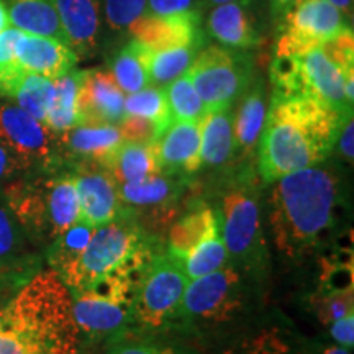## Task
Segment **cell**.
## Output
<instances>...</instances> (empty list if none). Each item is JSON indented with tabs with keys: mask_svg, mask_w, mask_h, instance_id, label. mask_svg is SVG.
<instances>
[{
	"mask_svg": "<svg viewBox=\"0 0 354 354\" xmlns=\"http://www.w3.org/2000/svg\"><path fill=\"white\" fill-rule=\"evenodd\" d=\"M351 115L308 97H272L258 143V167L264 183H276L325 161Z\"/></svg>",
	"mask_w": 354,
	"mask_h": 354,
	"instance_id": "6da1fadb",
	"label": "cell"
},
{
	"mask_svg": "<svg viewBox=\"0 0 354 354\" xmlns=\"http://www.w3.org/2000/svg\"><path fill=\"white\" fill-rule=\"evenodd\" d=\"M79 336L68 287L51 269L0 307V354H77Z\"/></svg>",
	"mask_w": 354,
	"mask_h": 354,
	"instance_id": "7a4b0ae2",
	"label": "cell"
},
{
	"mask_svg": "<svg viewBox=\"0 0 354 354\" xmlns=\"http://www.w3.org/2000/svg\"><path fill=\"white\" fill-rule=\"evenodd\" d=\"M339 183L325 167H307L276 180L269 221L277 250L289 258L310 254L333 228Z\"/></svg>",
	"mask_w": 354,
	"mask_h": 354,
	"instance_id": "3957f363",
	"label": "cell"
},
{
	"mask_svg": "<svg viewBox=\"0 0 354 354\" xmlns=\"http://www.w3.org/2000/svg\"><path fill=\"white\" fill-rule=\"evenodd\" d=\"M154 254L153 248L143 251L94 284L69 290L79 335L104 338L125 328L133 320V302L140 279Z\"/></svg>",
	"mask_w": 354,
	"mask_h": 354,
	"instance_id": "277c9868",
	"label": "cell"
},
{
	"mask_svg": "<svg viewBox=\"0 0 354 354\" xmlns=\"http://www.w3.org/2000/svg\"><path fill=\"white\" fill-rule=\"evenodd\" d=\"M8 205L28 238L53 241L79 218V201L73 176L15 180L3 189Z\"/></svg>",
	"mask_w": 354,
	"mask_h": 354,
	"instance_id": "5b68a950",
	"label": "cell"
},
{
	"mask_svg": "<svg viewBox=\"0 0 354 354\" xmlns=\"http://www.w3.org/2000/svg\"><path fill=\"white\" fill-rule=\"evenodd\" d=\"M269 77L272 97H308L343 113H353L344 95V76L320 48L299 55H276Z\"/></svg>",
	"mask_w": 354,
	"mask_h": 354,
	"instance_id": "8992f818",
	"label": "cell"
},
{
	"mask_svg": "<svg viewBox=\"0 0 354 354\" xmlns=\"http://www.w3.org/2000/svg\"><path fill=\"white\" fill-rule=\"evenodd\" d=\"M148 250H151V243L143 230L117 216L94 230L86 250L61 281L68 290L87 287Z\"/></svg>",
	"mask_w": 354,
	"mask_h": 354,
	"instance_id": "52a82bcc",
	"label": "cell"
},
{
	"mask_svg": "<svg viewBox=\"0 0 354 354\" xmlns=\"http://www.w3.org/2000/svg\"><path fill=\"white\" fill-rule=\"evenodd\" d=\"M187 76L207 112L233 107L254 79V59L250 50L210 44L201 48Z\"/></svg>",
	"mask_w": 354,
	"mask_h": 354,
	"instance_id": "ba28073f",
	"label": "cell"
},
{
	"mask_svg": "<svg viewBox=\"0 0 354 354\" xmlns=\"http://www.w3.org/2000/svg\"><path fill=\"white\" fill-rule=\"evenodd\" d=\"M189 279L180 261L156 253L146 266L133 302V320L146 328L161 330L183 318V300Z\"/></svg>",
	"mask_w": 354,
	"mask_h": 354,
	"instance_id": "9c48e42d",
	"label": "cell"
},
{
	"mask_svg": "<svg viewBox=\"0 0 354 354\" xmlns=\"http://www.w3.org/2000/svg\"><path fill=\"white\" fill-rule=\"evenodd\" d=\"M351 26V20L328 0H294L279 19L276 55H299Z\"/></svg>",
	"mask_w": 354,
	"mask_h": 354,
	"instance_id": "30bf717a",
	"label": "cell"
},
{
	"mask_svg": "<svg viewBox=\"0 0 354 354\" xmlns=\"http://www.w3.org/2000/svg\"><path fill=\"white\" fill-rule=\"evenodd\" d=\"M241 305L240 274L227 264L187 282L183 300V318L207 323L228 322Z\"/></svg>",
	"mask_w": 354,
	"mask_h": 354,
	"instance_id": "8fae6325",
	"label": "cell"
},
{
	"mask_svg": "<svg viewBox=\"0 0 354 354\" xmlns=\"http://www.w3.org/2000/svg\"><path fill=\"white\" fill-rule=\"evenodd\" d=\"M0 143L21 162L26 172L55 161L56 135L19 105L0 100Z\"/></svg>",
	"mask_w": 354,
	"mask_h": 354,
	"instance_id": "7c38bea8",
	"label": "cell"
},
{
	"mask_svg": "<svg viewBox=\"0 0 354 354\" xmlns=\"http://www.w3.org/2000/svg\"><path fill=\"white\" fill-rule=\"evenodd\" d=\"M221 236L228 256L238 261H256L263 254L259 203L251 187L241 185L223 197L220 212Z\"/></svg>",
	"mask_w": 354,
	"mask_h": 354,
	"instance_id": "4fadbf2b",
	"label": "cell"
},
{
	"mask_svg": "<svg viewBox=\"0 0 354 354\" xmlns=\"http://www.w3.org/2000/svg\"><path fill=\"white\" fill-rule=\"evenodd\" d=\"M77 127L118 125L125 117V95L110 71H79Z\"/></svg>",
	"mask_w": 354,
	"mask_h": 354,
	"instance_id": "5bb4252c",
	"label": "cell"
},
{
	"mask_svg": "<svg viewBox=\"0 0 354 354\" xmlns=\"http://www.w3.org/2000/svg\"><path fill=\"white\" fill-rule=\"evenodd\" d=\"M73 179L79 201V223L99 228L120 215L118 184L104 166L81 165Z\"/></svg>",
	"mask_w": 354,
	"mask_h": 354,
	"instance_id": "9a60e30c",
	"label": "cell"
},
{
	"mask_svg": "<svg viewBox=\"0 0 354 354\" xmlns=\"http://www.w3.org/2000/svg\"><path fill=\"white\" fill-rule=\"evenodd\" d=\"M258 0L221 3L209 8L203 25L205 37L216 44L234 50H251L263 43L261 24L256 10Z\"/></svg>",
	"mask_w": 354,
	"mask_h": 354,
	"instance_id": "2e32d148",
	"label": "cell"
},
{
	"mask_svg": "<svg viewBox=\"0 0 354 354\" xmlns=\"http://www.w3.org/2000/svg\"><path fill=\"white\" fill-rule=\"evenodd\" d=\"M131 37L153 51L180 46H198L205 39L202 12H184L176 15H143L130 28Z\"/></svg>",
	"mask_w": 354,
	"mask_h": 354,
	"instance_id": "e0dca14e",
	"label": "cell"
},
{
	"mask_svg": "<svg viewBox=\"0 0 354 354\" xmlns=\"http://www.w3.org/2000/svg\"><path fill=\"white\" fill-rule=\"evenodd\" d=\"M15 59L25 73L38 74L51 81L69 74L77 64V55L66 43L25 32H21L17 41Z\"/></svg>",
	"mask_w": 354,
	"mask_h": 354,
	"instance_id": "ac0fdd59",
	"label": "cell"
},
{
	"mask_svg": "<svg viewBox=\"0 0 354 354\" xmlns=\"http://www.w3.org/2000/svg\"><path fill=\"white\" fill-rule=\"evenodd\" d=\"M156 145L162 171L194 174L201 169V122H172Z\"/></svg>",
	"mask_w": 354,
	"mask_h": 354,
	"instance_id": "d6986e66",
	"label": "cell"
},
{
	"mask_svg": "<svg viewBox=\"0 0 354 354\" xmlns=\"http://www.w3.org/2000/svg\"><path fill=\"white\" fill-rule=\"evenodd\" d=\"M123 143L117 125H79L56 135V148L82 161L81 165L104 166L107 158Z\"/></svg>",
	"mask_w": 354,
	"mask_h": 354,
	"instance_id": "ffe728a7",
	"label": "cell"
},
{
	"mask_svg": "<svg viewBox=\"0 0 354 354\" xmlns=\"http://www.w3.org/2000/svg\"><path fill=\"white\" fill-rule=\"evenodd\" d=\"M68 46L79 56L95 48L100 32V0H55Z\"/></svg>",
	"mask_w": 354,
	"mask_h": 354,
	"instance_id": "44dd1931",
	"label": "cell"
},
{
	"mask_svg": "<svg viewBox=\"0 0 354 354\" xmlns=\"http://www.w3.org/2000/svg\"><path fill=\"white\" fill-rule=\"evenodd\" d=\"M238 100L240 105L233 115L234 153L241 156H253L268 115V95L264 84L253 79Z\"/></svg>",
	"mask_w": 354,
	"mask_h": 354,
	"instance_id": "7402d4cb",
	"label": "cell"
},
{
	"mask_svg": "<svg viewBox=\"0 0 354 354\" xmlns=\"http://www.w3.org/2000/svg\"><path fill=\"white\" fill-rule=\"evenodd\" d=\"M2 3L13 28L68 44L55 0H2Z\"/></svg>",
	"mask_w": 354,
	"mask_h": 354,
	"instance_id": "603a6c76",
	"label": "cell"
},
{
	"mask_svg": "<svg viewBox=\"0 0 354 354\" xmlns=\"http://www.w3.org/2000/svg\"><path fill=\"white\" fill-rule=\"evenodd\" d=\"M233 107L207 112L201 120V167L227 165L234 154Z\"/></svg>",
	"mask_w": 354,
	"mask_h": 354,
	"instance_id": "cb8c5ba5",
	"label": "cell"
},
{
	"mask_svg": "<svg viewBox=\"0 0 354 354\" xmlns=\"http://www.w3.org/2000/svg\"><path fill=\"white\" fill-rule=\"evenodd\" d=\"M104 167L110 171L118 185L136 183L154 172L162 171L156 143L140 145L130 141H123L107 158Z\"/></svg>",
	"mask_w": 354,
	"mask_h": 354,
	"instance_id": "d4e9b609",
	"label": "cell"
},
{
	"mask_svg": "<svg viewBox=\"0 0 354 354\" xmlns=\"http://www.w3.org/2000/svg\"><path fill=\"white\" fill-rule=\"evenodd\" d=\"M220 215L210 207L202 205L184 215L174 227L171 228L167 253L176 259H183L194 248H197L203 240L220 232Z\"/></svg>",
	"mask_w": 354,
	"mask_h": 354,
	"instance_id": "484cf974",
	"label": "cell"
},
{
	"mask_svg": "<svg viewBox=\"0 0 354 354\" xmlns=\"http://www.w3.org/2000/svg\"><path fill=\"white\" fill-rule=\"evenodd\" d=\"M151 55V48L133 38L123 44L120 51L113 56L110 73L123 94H133L151 86V81H149Z\"/></svg>",
	"mask_w": 354,
	"mask_h": 354,
	"instance_id": "4316f807",
	"label": "cell"
},
{
	"mask_svg": "<svg viewBox=\"0 0 354 354\" xmlns=\"http://www.w3.org/2000/svg\"><path fill=\"white\" fill-rule=\"evenodd\" d=\"M174 174L176 172L165 174V171H159L136 183L118 185L120 202L133 207H162L176 201L183 184Z\"/></svg>",
	"mask_w": 354,
	"mask_h": 354,
	"instance_id": "83f0119b",
	"label": "cell"
},
{
	"mask_svg": "<svg viewBox=\"0 0 354 354\" xmlns=\"http://www.w3.org/2000/svg\"><path fill=\"white\" fill-rule=\"evenodd\" d=\"M55 92H53V100L50 109H48L44 125L55 133H61L77 127V88H79V71H71L66 76L56 79Z\"/></svg>",
	"mask_w": 354,
	"mask_h": 354,
	"instance_id": "f1b7e54d",
	"label": "cell"
},
{
	"mask_svg": "<svg viewBox=\"0 0 354 354\" xmlns=\"http://www.w3.org/2000/svg\"><path fill=\"white\" fill-rule=\"evenodd\" d=\"M28 240L3 196V190H0V268L24 271Z\"/></svg>",
	"mask_w": 354,
	"mask_h": 354,
	"instance_id": "f546056e",
	"label": "cell"
},
{
	"mask_svg": "<svg viewBox=\"0 0 354 354\" xmlns=\"http://www.w3.org/2000/svg\"><path fill=\"white\" fill-rule=\"evenodd\" d=\"M94 230L95 228L76 221L73 227H69L51 241L50 251H48V263L51 266V271H55L59 279L76 264L79 256L88 245Z\"/></svg>",
	"mask_w": 354,
	"mask_h": 354,
	"instance_id": "4dcf8cb0",
	"label": "cell"
},
{
	"mask_svg": "<svg viewBox=\"0 0 354 354\" xmlns=\"http://www.w3.org/2000/svg\"><path fill=\"white\" fill-rule=\"evenodd\" d=\"M165 94L172 122H201L203 115L207 113L205 105L201 95L197 94L187 73L167 84Z\"/></svg>",
	"mask_w": 354,
	"mask_h": 354,
	"instance_id": "1f68e13d",
	"label": "cell"
},
{
	"mask_svg": "<svg viewBox=\"0 0 354 354\" xmlns=\"http://www.w3.org/2000/svg\"><path fill=\"white\" fill-rule=\"evenodd\" d=\"M227 263L228 251L225 246L223 236H221V230L203 240L185 258L180 259V266H183L189 281L214 272L216 269L227 266Z\"/></svg>",
	"mask_w": 354,
	"mask_h": 354,
	"instance_id": "d6a6232c",
	"label": "cell"
},
{
	"mask_svg": "<svg viewBox=\"0 0 354 354\" xmlns=\"http://www.w3.org/2000/svg\"><path fill=\"white\" fill-rule=\"evenodd\" d=\"M198 50H201L198 46H180L171 48V50L153 51L151 63H149L151 86L165 87L174 79L187 73Z\"/></svg>",
	"mask_w": 354,
	"mask_h": 354,
	"instance_id": "836d02e7",
	"label": "cell"
},
{
	"mask_svg": "<svg viewBox=\"0 0 354 354\" xmlns=\"http://www.w3.org/2000/svg\"><path fill=\"white\" fill-rule=\"evenodd\" d=\"M125 115H136L153 120L162 133L172 123L165 88L158 86H148L128 94L125 99Z\"/></svg>",
	"mask_w": 354,
	"mask_h": 354,
	"instance_id": "e575fe53",
	"label": "cell"
},
{
	"mask_svg": "<svg viewBox=\"0 0 354 354\" xmlns=\"http://www.w3.org/2000/svg\"><path fill=\"white\" fill-rule=\"evenodd\" d=\"M343 292H354L353 251L346 248L323 259L320 284L315 294L328 295Z\"/></svg>",
	"mask_w": 354,
	"mask_h": 354,
	"instance_id": "d590c367",
	"label": "cell"
},
{
	"mask_svg": "<svg viewBox=\"0 0 354 354\" xmlns=\"http://www.w3.org/2000/svg\"><path fill=\"white\" fill-rule=\"evenodd\" d=\"M53 92H55V82L51 79L38 76V74H26L15 91L13 99L17 100L20 109L44 123L53 100Z\"/></svg>",
	"mask_w": 354,
	"mask_h": 354,
	"instance_id": "8d00e7d4",
	"label": "cell"
},
{
	"mask_svg": "<svg viewBox=\"0 0 354 354\" xmlns=\"http://www.w3.org/2000/svg\"><path fill=\"white\" fill-rule=\"evenodd\" d=\"M228 354H294L282 331L264 330L236 344Z\"/></svg>",
	"mask_w": 354,
	"mask_h": 354,
	"instance_id": "74e56055",
	"label": "cell"
},
{
	"mask_svg": "<svg viewBox=\"0 0 354 354\" xmlns=\"http://www.w3.org/2000/svg\"><path fill=\"white\" fill-rule=\"evenodd\" d=\"M320 50L325 53L331 63L343 73L344 79L354 76V33L353 26L343 30L333 38L322 43Z\"/></svg>",
	"mask_w": 354,
	"mask_h": 354,
	"instance_id": "f35d334b",
	"label": "cell"
},
{
	"mask_svg": "<svg viewBox=\"0 0 354 354\" xmlns=\"http://www.w3.org/2000/svg\"><path fill=\"white\" fill-rule=\"evenodd\" d=\"M146 0H105V20L110 30H128L145 15Z\"/></svg>",
	"mask_w": 354,
	"mask_h": 354,
	"instance_id": "ab89813d",
	"label": "cell"
},
{
	"mask_svg": "<svg viewBox=\"0 0 354 354\" xmlns=\"http://www.w3.org/2000/svg\"><path fill=\"white\" fill-rule=\"evenodd\" d=\"M312 307L325 325H330L339 318L354 313V292H343V294H328L312 297Z\"/></svg>",
	"mask_w": 354,
	"mask_h": 354,
	"instance_id": "60d3db41",
	"label": "cell"
},
{
	"mask_svg": "<svg viewBox=\"0 0 354 354\" xmlns=\"http://www.w3.org/2000/svg\"><path fill=\"white\" fill-rule=\"evenodd\" d=\"M117 127L120 130L123 141H130V143L153 145L158 143L162 135V131L153 120L136 117V115H125Z\"/></svg>",
	"mask_w": 354,
	"mask_h": 354,
	"instance_id": "b9f144b4",
	"label": "cell"
},
{
	"mask_svg": "<svg viewBox=\"0 0 354 354\" xmlns=\"http://www.w3.org/2000/svg\"><path fill=\"white\" fill-rule=\"evenodd\" d=\"M184 12H202L201 0H146L145 15H176Z\"/></svg>",
	"mask_w": 354,
	"mask_h": 354,
	"instance_id": "7bdbcfd3",
	"label": "cell"
},
{
	"mask_svg": "<svg viewBox=\"0 0 354 354\" xmlns=\"http://www.w3.org/2000/svg\"><path fill=\"white\" fill-rule=\"evenodd\" d=\"M109 354H179L172 348L141 342H118L109 349Z\"/></svg>",
	"mask_w": 354,
	"mask_h": 354,
	"instance_id": "ee69618b",
	"label": "cell"
},
{
	"mask_svg": "<svg viewBox=\"0 0 354 354\" xmlns=\"http://www.w3.org/2000/svg\"><path fill=\"white\" fill-rule=\"evenodd\" d=\"M330 335L339 346L351 351L354 346V313L330 323Z\"/></svg>",
	"mask_w": 354,
	"mask_h": 354,
	"instance_id": "f6af8a7d",
	"label": "cell"
},
{
	"mask_svg": "<svg viewBox=\"0 0 354 354\" xmlns=\"http://www.w3.org/2000/svg\"><path fill=\"white\" fill-rule=\"evenodd\" d=\"M26 169L8 149L0 143V184H6L8 180L25 174Z\"/></svg>",
	"mask_w": 354,
	"mask_h": 354,
	"instance_id": "bcb514c9",
	"label": "cell"
},
{
	"mask_svg": "<svg viewBox=\"0 0 354 354\" xmlns=\"http://www.w3.org/2000/svg\"><path fill=\"white\" fill-rule=\"evenodd\" d=\"M20 35V30L13 28V26H8L3 32H0V64L15 59V46Z\"/></svg>",
	"mask_w": 354,
	"mask_h": 354,
	"instance_id": "7dc6e473",
	"label": "cell"
},
{
	"mask_svg": "<svg viewBox=\"0 0 354 354\" xmlns=\"http://www.w3.org/2000/svg\"><path fill=\"white\" fill-rule=\"evenodd\" d=\"M353 138H354V122L353 115L346 118V122L343 123L342 130L338 133V138H336V145H338L339 153L344 161L353 162Z\"/></svg>",
	"mask_w": 354,
	"mask_h": 354,
	"instance_id": "c3c4849f",
	"label": "cell"
},
{
	"mask_svg": "<svg viewBox=\"0 0 354 354\" xmlns=\"http://www.w3.org/2000/svg\"><path fill=\"white\" fill-rule=\"evenodd\" d=\"M24 271H17V269H3L0 268V302L10 290H17L20 286H24L28 279H25Z\"/></svg>",
	"mask_w": 354,
	"mask_h": 354,
	"instance_id": "681fc988",
	"label": "cell"
},
{
	"mask_svg": "<svg viewBox=\"0 0 354 354\" xmlns=\"http://www.w3.org/2000/svg\"><path fill=\"white\" fill-rule=\"evenodd\" d=\"M294 0H269V7H271V15L274 19H281L282 13L286 12V8L290 6Z\"/></svg>",
	"mask_w": 354,
	"mask_h": 354,
	"instance_id": "f907efd6",
	"label": "cell"
},
{
	"mask_svg": "<svg viewBox=\"0 0 354 354\" xmlns=\"http://www.w3.org/2000/svg\"><path fill=\"white\" fill-rule=\"evenodd\" d=\"M335 7H338L349 20L353 19V0H328Z\"/></svg>",
	"mask_w": 354,
	"mask_h": 354,
	"instance_id": "816d5d0a",
	"label": "cell"
},
{
	"mask_svg": "<svg viewBox=\"0 0 354 354\" xmlns=\"http://www.w3.org/2000/svg\"><path fill=\"white\" fill-rule=\"evenodd\" d=\"M228 2H240V0H201L202 12L209 10V8L215 6H221V3H228Z\"/></svg>",
	"mask_w": 354,
	"mask_h": 354,
	"instance_id": "f5cc1de1",
	"label": "cell"
},
{
	"mask_svg": "<svg viewBox=\"0 0 354 354\" xmlns=\"http://www.w3.org/2000/svg\"><path fill=\"white\" fill-rule=\"evenodd\" d=\"M8 26H10V20H8L6 7H3L2 0H0V32H3Z\"/></svg>",
	"mask_w": 354,
	"mask_h": 354,
	"instance_id": "db71d44e",
	"label": "cell"
},
{
	"mask_svg": "<svg viewBox=\"0 0 354 354\" xmlns=\"http://www.w3.org/2000/svg\"><path fill=\"white\" fill-rule=\"evenodd\" d=\"M322 354H351V351L343 346H328Z\"/></svg>",
	"mask_w": 354,
	"mask_h": 354,
	"instance_id": "11a10c76",
	"label": "cell"
}]
</instances>
